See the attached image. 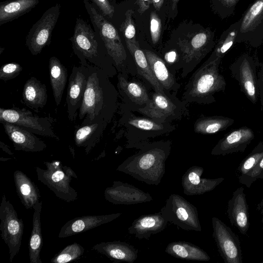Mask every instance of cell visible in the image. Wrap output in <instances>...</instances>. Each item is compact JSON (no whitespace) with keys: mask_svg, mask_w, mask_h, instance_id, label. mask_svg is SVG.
<instances>
[{"mask_svg":"<svg viewBox=\"0 0 263 263\" xmlns=\"http://www.w3.org/2000/svg\"><path fill=\"white\" fill-rule=\"evenodd\" d=\"M85 65L89 72L78 117L84 119L82 123L100 118L109 124L117 109L119 92L103 70L89 63Z\"/></svg>","mask_w":263,"mask_h":263,"instance_id":"cell-1","label":"cell"},{"mask_svg":"<svg viewBox=\"0 0 263 263\" xmlns=\"http://www.w3.org/2000/svg\"><path fill=\"white\" fill-rule=\"evenodd\" d=\"M170 140L144 142L134 148L139 151L117 168L148 185H158L165 173V162L171 151Z\"/></svg>","mask_w":263,"mask_h":263,"instance_id":"cell-2","label":"cell"},{"mask_svg":"<svg viewBox=\"0 0 263 263\" xmlns=\"http://www.w3.org/2000/svg\"><path fill=\"white\" fill-rule=\"evenodd\" d=\"M221 60L204 63L192 75L184 88L182 101L187 104H210L216 101L214 95L224 92L227 83L220 73Z\"/></svg>","mask_w":263,"mask_h":263,"instance_id":"cell-3","label":"cell"},{"mask_svg":"<svg viewBox=\"0 0 263 263\" xmlns=\"http://www.w3.org/2000/svg\"><path fill=\"white\" fill-rule=\"evenodd\" d=\"M74 54L81 65L86 63L103 70L109 78L115 76L118 71L106 48L103 49L91 27L83 19L78 17L74 33L70 38Z\"/></svg>","mask_w":263,"mask_h":263,"instance_id":"cell-4","label":"cell"},{"mask_svg":"<svg viewBox=\"0 0 263 263\" xmlns=\"http://www.w3.org/2000/svg\"><path fill=\"white\" fill-rule=\"evenodd\" d=\"M86 11L94 27L98 29L107 52L111 58L118 72L125 77L132 74L127 64V53L115 27L99 12L92 3L84 0Z\"/></svg>","mask_w":263,"mask_h":263,"instance_id":"cell-5","label":"cell"},{"mask_svg":"<svg viewBox=\"0 0 263 263\" xmlns=\"http://www.w3.org/2000/svg\"><path fill=\"white\" fill-rule=\"evenodd\" d=\"M123 109L119 122L124 129L127 148H134L137 144L167 135L176 129L171 123H159L146 116H137L127 108Z\"/></svg>","mask_w":263,"mask_h":263,"instance_id":"cell-6","label":"cell"},{"mask_svg":"<svg viewBox=\"0 0 263 263\" xmlns=\"http://www.w3.org/2000/svg\"><path fill=\"white\" fill-rule=\"evenodd\" d=\"M46 168L35 167L37 180L47 186L55 196L67 202L78 198V192L70 185L72 178H78L70 167L58 161L45 162Z\"/></svg>","mask_w":263,"mask_h":263,"instance_id":"cell-7","label":"cell"},{"mask_svg":"<svg viewBox=\"0 0 263 263\" xmlns=\"http://www.w3.org/2000/svg\"><path fill=\"white\" fill-rule=\"evenodd\" d=\"M187 105L179 100L176 96H167L154 91L147 105L134 111L159 123H171L189 116Z\"/></svg>","mask_w":263,"mask_h":263,"instance_id":"cell-8","label":"cell"},{"mask_svg":"<svg viewBox=\"0 0 263 263\" xmlns=\"http://www.w3.org/2000/svg\"><path fill=\"white\" fill-rule=\"evenodd\" d=\"M214 35L209 29L201 30L179 39L178 46L183 56L181 76L186 77L214 47Z\"/></svg>","mask_w":263,"mask_h":263,"instance_id":"cell-9","label":"cell"},{"mask_svg":"<svg viewBox=\"0 0 263 263\" xmlns=\"http://www.w3.org/2000/svg\"><path fill=\"white\" fill-rule=\"evenodd\" d=\"M160 212L168 222L184 230H202L196 207L180 195L171 194Z\"/></svg>","mask_w":263,"mask_h":263,"instance_id":"cell-10","label":"cell"},{"mask_svg":"<svg viewBox=\"0 0 263 263\" xmlns=\"http://www.w3.org/2000/svg\"><path fill=\"white\" fill-rule=\"evenodd\" d=\"M0 229L1 237L9 249V261L12 262L17 255L22 244L24 224L5 194L2 196L0 204Z\"/></svg>","mask_w":263,"mask_h":263,"instance_id":"cell-11","label":"cell"},{"mask_svg":"<svg viewBox=\"0 0 263 263\" xmlns=\"http://www.w3.org/2000/svg\"><path fill=\"white\" fill-rule=\"evenodd\" d=\"M0 121L15 124L35 135L59 140L50 118L40 117L25 109L1 108Z\"/></svg>","mask_w":263,"mask_h":263,"instance_id":"cell-12","label":"cell"},{"mask_svg":"<svg viewBox=\"0 0 263 263\" xmlns=\"http://www.w3.org/2000/svg\"><path fill=\"white\" fill-rule=\"evenodd\" d=\"M59 4L47 9L32 26L26 39V45L33 55L40 53L51 41L52 31L60 14Z\"/></svg>","mask_w":263,"mask_h":263,"instance_id":"cell-13","label":"cell"},{"mask_svg":"<svg viewBox=\"0 0 263 263\" xmlns=\"http://www.w3.org/2000/svg\"><path fill=\"white\" fill-rule=\"evenodd\" d=\"M231 75L238 83L240 90L253 104H256L259 91L253 58L245 53L239 57L230 67Z\"/></svg>","mask_w":263,"mask_h":263,"instance_id":"cell-14","label":"cell"},{"mask_svg":"<svg viewBox=\"0 0 263 263\" xmlns=\"http://www.w3.org/2000/svg\"><path fill=\"white\" fill-rule=\"evenodd\" d=\"M256 48L263 44V0H256L240 19L236 43Z\"/></svg>","mask_w":263,"mask_h":263,"instance_id":"cell-15","label":"cell"},{"mask_svg":"<svg viewBox=\"0 0 263 263\" xmlns=\"http://www.w3.org/2000/svg\"><path fill=\"white\" fill-rule=\"evenodd\" d=\"M213 237L225 263H242L239 238L231 229L216 217L212 218Z\"/></svg>","mask_w":263,"mask_h":263,"instance_id":"cell-16","label":"cell"},{"mask_svg":"<svg viewBox=\"0 0 263 263\" xmlns=\"http://www.w3.org/2000/svg\"><path fill=\"white\" fill-rule=\"evenodd\" d=\"M87 65L74 66L68 80L66 103L69 121L75 120L83 101L89 76Z\"/></svg>","mask_w":263,"mask_h":263,"instance_id":"cell-17","label":"cell"},{"mask_svg":"<svg viewBox=\"0 0 263 263\" xmlns=\"http://www.w3.org/2000/svg\"><path fill=\"white\" fill-rule=\"evenodd\" d=\"M105 199L114 204L131 205L150 202L152 197L134 185L121 181H114L104 191Z\"/></svg>","mask_w":263,"mask_h":263,"instance_id":"cell-18","label":"cell"},{"mask_svg":"<svg viewBox=\"0 0 263 263\" xmlns=\"http://www.w3.org/2000/svg\"><path fill=\"white\" fill-rule=\"evenodd\" d=\"M255 138L252 129L242 126L225 135L211 151L214 156H225L237 152H243Z\"/></svg>","mask_w":263,"mask_h":263,"instance_id":"cell-19","label":"cell"},{"mask_svg":"<svg viewBox=\"0 0 263 263\" xmlns=\"http://www.w3.org/2000/svg\"><path fill=\"white\" fill-rule=\"evenodd\" d=\"M119 93L123 98L125 107L132 111L144 107L151 101V97L145 86L136 80H130L121 73L118 74Z\"/></svg>","mask_w":263,"mask_h":263,"instance_id":"cell-20","label":"cell"},{"mask_svg":"<svg viewBox=\"0 0 263 263\" xmlns=\"http://www.w3.org/2000/svg\"><path fill=\"white\" fill-rule=\"evenodd\" d=\"M227 215L232 226L239 232L247 235L250 227L249 206L244 188H237L228 202Z\"/></svg>","mask_w":263,"mask_h":263,"instance_id":"cell-21","label":"cell"},{"mask_svg":"<svg viewBox=\"0 0 263 263\" xmlns=\"http://www.w3.org/2000/svg\"><path fill=\"white\" fill-rule=\"evenodd\" d=\"M203 168L198 166L190 167L183 175L181 185L183 193L186 195H199L213 191L221 183L224 178L215 179L201 178Z\"/></svg>","mask_w":263,"mask_h":263,"instance_id":"cell-22","label":"cell"},{"mask_svg":"<svg viewBox=\"0 0 263 263\" xmlns=\"http://www.w3.org/2000/svg\"><path fill=\"white\" fill-rule=\"evenodd\" d=\"M5 133L12 142L14 149L26 152H39L46 147V143L35 136L15 124L0 121Z\"/></svg>","mask_w":263,"mask_h":263,"instance_id":"cell-23","label":"cell"},{"mask_svg":"<svg viewBox=\"0 0 263 263\" xmlns=\"http://www.w3.org/2000/svg\"><path fill=\"white\" fill-rule=\"evenodd\" d=\"M151 68L167 96H176L180 85L178 83L173 73L168 67L164 60L152 51L147 49L143 50Z\"/></svg>","mask_w":263,"mask_h":263,"instance_id":"cell-24","label":"cell"},{"mask_svg":"<svg viewBox=\"0 0 263 263\" xmlns=\"http://www.w3.org/2000/svg\"><path fill=\"white\" fill-rule=\"evenodd\" d=\"M122 213H117L101 215H88L79 217L66 222L61 228L58 237L64 238L90 230L102 224L110 222L120 217Z\"/></svg>","mask_w":263,"mask_h":263,"instance_id":"cell-25","label":"cell"},{"mask_svg":"<svg viewBox=\"0 0 263 263\" xmlns=\"http://www.w3.org/2000/svg\"><path fill=\"white\" fill-rule=\"evenodd\" d=\"M168 222L160 211L143 215L134 220L128 232L137 239H149L151 235L163 231Z\"/></svg>","mask_w":263,"mask_h":263,"instance_id":"cell-26","label":"cell"},{"mask_svg":"<svg viewBox=\"0 0 263 263\" xmlns=\"http://www.w3.org/2000/svg\"><path fill=\"white\" fill-rule=\"evenodd\" d=\"M92 249L115 262L133 263L138 256V251L133 246L120 241L98 243Z\"/></svg>","mask_w":263,"mask_h":263,"instance_id":"cell-27","label":"cell"},{"mask_svg":"<svg viewBox=\"0 0 263 263\" xmlns=\"http://www.w3.org/2000/svg\"><path fill=\"white\" fill-rule=\"evenodd\" d=\"M108 123L103 119L96 118L91 122L82 123L74 133V140L78 147L84 148L88 154L100 140Z\"/></svg>","mask_w":263,"mask_h":263,"instance_id":"cell-28","label":"cell"},{"mask_svg":"<svg viewBox=\"0 0 263 263\" xmlns=\"http://www.w3.org/2000/svg\"><path fill=\"white\" fill-rule=\"evenodd\" d=\"M16 191L21 202L28 210L39 203L41 197L34 183L23 172L16 170L13 174Z\"/></svg>","mask_w":263,"mask_h":263,"instance_id":"cell-29","label":"cell"},{"mask_svg":"<svg viewBox=\"0 0 263 263\" xmlns=\"http://www.w3.org/2000/svg\"><path fill=\"white\" fill-rule=\"evenodd\" d=\"M125 42L126 47L133 58L138 74L153 86L155 91L166 95L154 74L143 51L140 47L139 43H134L126 41Z\"/></svg>","mask_w":263,"mask_h":263,"instance_id":"cell-30","label":"cell"},{"mask_svg":"<svg viewBox=\"0 0 263 263\" xmlns=\"http://www.w3.org/2000/svg\"><path fill=\"white\" fill-rule=\"evenodd\" d=\"M22 98L26 105L32 109L43 108L47 101L46 85L36 78L30 77L24 85Z\"/></svg>","mask_w":263,"mask_h":263,"instance_id":"cell-31","label":"cell"},{"mask_svg":"<svg viewBox=\"0 0 263 263\" xmlns=\"http://www.w3.org/2000/svg\"><path fill=\"white\" fill-rule=\"evenodd\" d=\"M165 252L178 259L208 261L210 257L203 249L189 242L177 241L169 243L165 248Z\"/></svg>","mask_w":263,"mask_h":263,"instance_id":"cell-32","label":"cell"},{"mask_svg":"<svg viewBox=\"0 0 263 263\" xmlns=\"http://www.w3.org/2000/svg\"><path fill=\"white\" fill-rule=\"evenodd\" d=\"M49 72L54 101L59 106L67 81V70L57 58L51 57L49 62Z\"/></svg>","mask_w":263,"mask_h":263,"instance_id":"cell-33","label":"cell"},{"mask_svg":"<svg viewBox=\"0 0 263 263\" xmlns=\"http://www.w3.org/2000/svg\"><path fill=\"white\" fill-rule=\"evenodd\" d=\"M39 0H8L0 3V25L12 21L29 12Z\"/></svg>","mask_w":263,"mask_h":263,"instance_id":"cell-34","label":"cell"},{"mask_svg":"<svg viewBox=\"0 0 263 263\" xmlns=\"http://www.w3.org/2000/svg\"><path fill=\"white\" fill-rule=\"evenodd\" d=\"M42 202L33 206L32 229L29 242V257L30 263H42L40 253L43 246L41 214Z\"/></svg>","mask_w":263,"mask_h":263,"instance_id":"cell-35","label":"cell"},{"mask_svg":"<svg viewBox=\"0 0 263 263\" xmlns=\"http://www.w3.org/2000/svg\"><path fill=\"white\" fill-rule=\"evenodd\" d=\"M232 118L221 116H202L194 124V132L202 135H211L226 130L234 123Z\"/></svg>","mask_w":263,"mask_h":263,"instance_id":"cell-36","label":"cell"},{"mask_svg":"<svg viewBox=\"0 0 263 263\" xmlns=\"http://www.w3.org/2000/svg\"><path fill=\"white\" fill-rule=\"evenodd\" d=\"M263 157V142L261 141L241 162L237 168V176L239 183L249 188V182L251 175Z\"/></svg>","mask_w":263,"mask_h":263,"instance_id":"cell-37","label":"cell"},{"mask_svg":"<svg viewBox=\"0 0 263 263\" xmlns=\"http://www.w3.org/2000/svg\"><path fill=\"white\" fill-rule=\"evenodd\" d=\"M240 20L232 24L221 36L210 57L204 63L216 59H221L225 55L232 45L236 43Z\"/></svg>","mask_w":263,"mask_h":263,"instance_id":"cell-38","label":"cell"},{"mask_svg":"<svg viewBox=\"0 0 263 263\" xmlns=\"http://www.w3.org/2000/svg\"><path fill=\"white\" fill-rule=\"evenodd\" d=\"M84 251V248L81 245L74 242L65 247L50 261L52 263H67L79 258Z\"/></svg>","mask_w":263,"mask_h":263,"instance_id":"cell-39","label":"cell"},{"mask_svg":"<svg viewBox=\"0 0 263 263\" xmlns=\"http://www.w3.org/2000/svg\"><path fill=\"white\" fill-rule=\"evenodd\" d=\"M134 12L128 10L125 13V19L121 25L120 30L122 32L125 41L134 43H138L136 38V30L134 21L132 18Z\"/></svg>","mask_w":263,"mask_h":263,"instance_id":"cell-40","label":"cell"},{"mask_svg":"<svg viewBox=\"0 0 263 263\" xmlns=\"http://www.w3.org/2000/svg\"><path fill=\"white\" fill-rule=\"evenodd\" d=\"M22 70V66L17 63L4 64L0 68V79L4 81L10 80L17 77Z\"/></svg>","mask_w":263,"mask_h":263,"instance_id":"cell-41","label":"cell"},{"mask_svg":"<svg viewBox=\"0 0 263 263\" xmlns=\"http://www.w3.org/2000/svg\"><path fill=\"white\" fill-rule=\"evenodd\" d=\"M161 31V20L155 11H152L150 15V33L154 44H157L159 41Z\"/></svg>","mask_w":263,"mask_h":263,"instance_id":"cell-42","label":"cell"},{"mask_svg":"<svg viewBox=\"0 0 263 263\" xmlns=\"http://www.w3.org/2000/svg\"><path fill=\"white\" fill-rule=\"evenodd\" d=\"M220 13L224 17H228L234 13L235 6L239 0H215Z\"/></svg>","mask_w":263,"mask_h":263,"instance_id":"cell-43","label":"cell"},{"mask_svg":"<svg viewBox=\"0 0 263 263\" xmlns=\"http://www.w3.org/2000/svg\"><path fill=\"white\" fill-rule=\"evenodd\" d=\"M92 2L101 12L105 16L111 18L113 16L115 9L109 0H90Z\"/></svg>","mask_w":263,"mask_h":263,"instance_id":"cell-44","label":"cell"},{"mask_svg":"<svg viewBox=\"0 0 263 263\" xmlns=\"http://www.w3.org/2000/svg\"><path fill=\"white\" fill-rule=\"evenodd\" d=\"M258 179H263V157L259 161L251 175L249 182V187Z\"/></svg>","mask_w":263,"mask_h":263,"instance_id":"cell-45","label":"cell"},{"mask_svg":"<svg viewBox=\"0 0 263 263\" xmlns=\"http://www.w3.org/2000/svg\"><path fill=\"white\" fill-rule=\"evenodd\" d=\"M152 3V0H137V4L139 6L138 11L140 14L143 13L147 10Z\"/></svg>","mask_w":263,"mask_h":263,"instance_id":"cell-46","label":"cell"},{"mask_svg":"<svg viewBox=\"0 0 263 263\" xmlns=\"http://www.w3.org/2000/svg\"><path fill=\"white\" fill-rule=\"evenodd\" d=\"M260 71L258 73L259 78L258 79V84L259 91V97L263 94V62L260 64Z\"/></svg>","mask_w":263,"mask_h":263,"instance_id":"cell-47","label":"cell"},{"mask_svg":"<svg viewBox=\"0 0 263 263\" xmlns=\"http://www.w3.org/2000/svg\"><path fill=\"white\" fill-rule=\"evenodd\" d=\"M164 0H152L154 8L157 10H159L163 4Z\"/></svg>","mask_w":263,"mask_h":263,"instance_id":"cell-48","label":"cell"},{"mask_svg":"<svg viewBox=\"0 0 263 263\" xmlns=\"http://www.w3.org/2000/svg\"><path fill=\"white\" fill-rule=\"evenodd\" d=\"M257 210L259 211L261 215V223L262 224L263 229V197L261 200L260 202L257 205Z\"/></svg>","mask_w":263,"mask_h":263,"instance_id":"cell-49","label":"cell"},{"mask_svg":"<svg viewBox=\"0 0 263 263\" xmlns=\"http://www.w3.org/2000/svg\"><path fill=\"white\" fill-rule=\"evenodd\" d=\"M179 0H172V8L174 10L177 6V4Z\"/></svg>","mask_w":263,"mask_h":263,"instance_id":"cell-50","label":"cell"},{"mask_svg":"<svg viewBox=\"0 0 263 263\" xmlns=\"http://www.w3.org/2000/svg\"><path fill=\"white\" fill-rule=\"evenodd\" d=\"M260 98L261 104L262 107H263V94L260 97Z\"/></svg>","mask_w":263,"mask_h":263,"instance_id":"cell-51","label":"cell"},{"mask_svg":"<svg viewBox=\"0 0 263 263\" xmlns=\"http://www.w3.org/2000/svg\"><path fill=\"white\" fill-rule=\"evenodd\" d=\"M261 263H263V259L261 261Z\"/></svg>","mask_w":263,"mask_h":263,"instance_id":"cell-52","label":"cell"}]
</instances>
